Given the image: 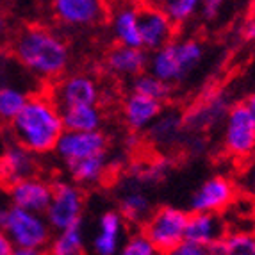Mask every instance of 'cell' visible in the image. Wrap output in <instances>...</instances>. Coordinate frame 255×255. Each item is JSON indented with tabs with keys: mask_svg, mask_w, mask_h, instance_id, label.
<instances>
[{
	"mask_svg": "<svg viewBox=\"0 0 255 255\" xmlns=\"http://www.w3.org/2000/svg\"><path fill=\"white\" fill-rule=\"evenodd\" d=\"M130 88L132 93L153 98V100H157L161 104H164L171 95V86L159 81L157 77H153L150 72H143L141 75L134 77L130 81Z\"/></svg>",
	"mask_w": 255,
	"mask_h": 255,
	"instance_id": "29",
	"label": "cell"
},
{
	"mask_svg": "<svg viewBox=\"0 0 255 255\" xmlns=\"http://www.w3.org/2000/svg\"><path fill=\"white\" fill-rule=\"evenodd\" d=\"M162 113V104L153 98L132 93L127 95L122 106L124 122L132 132H143L159 118Z\"/></svg>",
	"mask_w": 255,
	"mask_h": 255,
	"instance_id": "20",
	"label": "cell"
},
{
	"mask_svg": "<svg viewBox=\"0 0 255 255\" xmlns=\"http://www.w3.org/2000/svg\"><path fill=\"white\" fill-rule=\"evenodd\" d=\"M200 2H202V9H200L202 16L207 18V20H213V18H216L221 5L225 4L227 0H200Z\"/></svg>",
	"mask_w": 255,
	"mask_h": 255,
	"instance_id": "35",
	"label": "cell"
},
{
	"mask_svg": "<svg viewBox=\"0 0 255 255\" xmlns=\"http://www.w3.org/2000/svg\"><path fill=\"white\" fill-rule=\"evenodd\" d=\"M236 200V182L223 177L214 175L204 180L189 198L191 213H216L221 214Z\"/></svg>",
	"mask_w": 255,
	"mask_h": 255,
	"instance_id": "12",
	"label": "cell"
},
{
	"mask_svg": "<svg viewBox=\"0 0 255 255\" xmlns=\"http://www.w3.org/2000/svg\"><path fill=\"white\" fill-rule=\"evenodd\" d=\"M243 38L247 39V41L255 43V16L247 20V23L243 25Z\"/></svg>",
	"mask_w": 255,
	"mask_h": 255,
	"instance_id": "37",
	"label": "cell"
},
{
	"mask_svg": "<svg viewBox=\"0 0 255 255\" xmlns=\"http://www.w3.org/2000/svg\"><path fill=\"white\" fill-rule=\"evenodd\" d=\"M64 130L91 132L100 130L104 115L98 106H79L61 111Z\"/></svg>",
	"mask_w": 255,
	"mask_h": 255,
	"instance_id": "25",
	"label": "cell"
},
{
	"mask_svg": "<svg viewBox=\"0 0 255 255\" xmlns=\"http://www.w3.org/2000/svg\"><path fill=\"white\" fill-rule=\"evenodd\" d=\"M245 104H247V107L252 111V115L255 116V93H252L250 97L247 98V102H245Z\"/></svg>",
	"mask_w": 255,
	"mask_h": 255,
	"instance_id": "41",
	"label": "cell"
},
{
	"mask_svg": "<svg viewBox=\"0 0 255 255\" xmlns=\"http://www.w3.org/2000/svg\"><path fill=\"white\" fill-rule=\"evenodd\" d=\"M209 250L218 255H255V232L254 230H232L223 236L218 245Z\"/></svg>",
	"mask_w": 255,
	"mask_h": 255,
	"instance_id": "27",
	"label": "cell"
},
{
	"mask_svg": "<svg viewBox=\"0 0 255 255\" xmlns=\"http://www.w3.org/2000/svg\"><path fill=\"white\" fill-rule=\"evenodd\" d=\"M7 132L11 139L34 155L54 152L64 132L59 107L52 102L45 90L30 95L23 109L7 125Z\"/></svg>",
	"mask_w": 255,
	"mask_h": 255,
	"instance_id": "2",
	"label": "cell"
},
{
	"mask_svg": "<svg viewBox=\"0 0 255 255\" xmlns=\"http://www.w3.org/2000/svg\"><path fill=\"white\" fill-rule=\"evenodd\" d=\"M109 29L116 45L143 48L139 36V4L134 0L118 2L109 11Z\"/></svg>",
	"mask_w": 255,
	"mask_h": 255,
	"instance_id": "17",
	"label": "cell"
},
{
	"mask_svg": "<svg viewBox=\"0 0 255 255\" xmlns=\"http://www.w3.org/2000/svg\"><path fill=\"white\" fill-rule=\"evenodd\" d=\"M84 193L75 182H55L52 191V200L45 211L52 232L81 225L84 214Z\"/></svg>",
	"mask_w": 255,
	"mask_h": 255,
	"instance_id": "7",
	"label": "cell"
},
{
	"mask_svg": "<svg viewBox=\"0 0 255 255\" xmlns=\"http://www.w3.org/2000/svg\"><path fill=\"white\" fill-rule=\"evenodd\" d=\"M13 250V245L7 239V236L4 234V230L0 229V255H9Z\"/></svg>",
	"mask_w": 255,
	"mask_h": 255,
	"instance_id": "38",
	"label": "cell"
},
{
	"mask_svg": "<svg viewBox=\"0 0 255 255\" xmlns=\"http://www.w3.org/2000/svg\"><path fill=\"white\" fill-rule=\"evenodd\" d=\"M66 170L72 177V182H75L77 186H97L106 179L109 171V157L107 152L97 153L91 157L70 162L66 164Z\"/></svg>",
	"mask_w": 255,
	"mask_h": 255,
	"instance_id": "23",
	"label": "cell"
},
{
	"mask_svg": "<svg viewBox=\"0 0 255 255\" xmlns=\"http://www.w3.org/2000/svg\"><path fill=\"white\" fill-rule=\"evenodd\" d=\"M7 205H9V202H4L0 198V220H2V214H4V211L7 209Z\"/></svg>",
	"mask_w": 255,
	"mask_h": 255,
	"instance_id": "42",
	"label": "cell"
},
{
	"mask_svg": "<svg viewBox=\"0 0 255 255\" xmlns=\"http://www.w3.org/2000/svg\"><path fill=\"white\" fill-rule=\"evenodd\" d=\"M207 255H218L216 252H213V250H207Z\"/></svg>",
	"mask_w": 255,
	"mask_h": 255,
	"instance_id": "44",
	"label": "cell"
},
{
	"mask_svg": "<svg viewBox=\"0 0 255 255\" xmlns=\"http://www.w3.org/2000/svg\"><path fill=\"white\" fill-rule=\"evenodd\" d=\"M159 255H207V250L202 247H196L193 243L182 241L180 245L171 248V250H166Z\"/></svg>",
	"mask_w": 255,
	"mask_h": 255,
	"instance_id": "34",
	"label": "cell"
},
{
	"mask_svg": "<svg viewBox=\"0 0 255 255\" xmlns=\"http://www.w3.org/2000/svg\"><path fill=\"white\" fill-rule=\"evenodd\" d=\"M38 171V155L9 139L0 152V187H9L13 184L34 177Z\"/></svg>",
	"mask_w": 255,
	"mask_h": 255,
	"instance_id": "14",
	"label": "cell"
},
{
	"mask_svg": "<svg viewBox=\"0 0 255 255\" xmlns=\"http://www.w3.org/2000/svg\"><path fill=\"white\" fill-rule=\"evenodd\" d=\"M38 2H43V0H38Z\"/></svg>",
	"mask_w": 255,
	"mask_h": 255,
	"instance_id": "45",
	"label": "cell"
},
{
	"mask_svg": "<svg viewBox=\"0 0 255 255\" xmlns=\"http://www.w3.org/2000/svg\"><path fill=\"white\" fill-rule=\"evenodd\" d=\"M54 152L66 166L70 162L81 161V159L91 157V155H97V153L107 152V137L102 130H64L63 136L57 141V145H55Z\"/></svg>",
	"mask_w": 255,
	"mask_h": 255,
	"instance_id": "13",
	"label": "cell"
},
{
	"mask_svg": "<svg viewBox=\"0 0 255 255\" xmlns=\"http://www.w3.org/2000/svg\"><path fill=\"white\" fill-rule=\"evenodd\" d=\"M204 45L198 39H173L148 54V72L168 86L186 81L187 75L204 59Z\"/></svg>",
	"mask_w": 255,
	"mask_h": 255,
	"instance_id": "3",
	"label": "cell"
},
{
	"mask_svg": "<svg viewBox=\"0 0 255 255\" xmlns=\"http://www.w3.org/2000/svg\"><path fill=\"white\" fill-rule=\"evenodd\" d=\"M104 64L120 79H134L148 68V52L145 48L115 45L104 57Z\"/></svg>",
	"mask_w": 255,
	"mask_h": 255,
	"instance_id": "19",
	"label": "cell"
},
{
	"mask_svg": "<svg viewBox=\"0 0 255 255\" xmlns=\"http://www.w3.org/2000/svg\"><path fill=\"white\" fill-rule=\"evenodd\" d=\"M134 2H137V4H141V2H152V0H134Z\"/></svg>",
	"mask_w": 255,
	"mask_h": 255,
	"instance_id": "43",
	"label": "cell"
},
{
	"mask_svg": "<svg viewBox=\"0 0 255 255\" xmlns=\"http://www.w3.org/2000/svg\"><path fill=\"white\" fill-rule=\"evenodd\" d=\"M52 16L68 29L97 27L109 16L106 0H50Z\"/></svg>",
	"mask_w": 255,
	"mask_h": 255,
	"instance_id": "9",
	"label": "cell"
},
{
	"mask_svg": "<svg viewBox=\"0 0 255 255\" xmlns=\"http://www.w3.org/2000/svg\"><path fill=\"white\" fill-rule=\"evenodd\" d=\"M187 220H189L187 211L173 207V205H164V207L152 211L148 220L143 223L141 232L150 239V243L157 248L159 254H162L186 239Z\"/></svg>",
	"mask_w": 255,
	"mask_h": 255,
	"instance_id": "5",
	"label": "cell"
},
{
	"mask_svg": "<svg viewBox=\"0 0 255 255\" xmlns=\"http://www.w3.org/2000/svg\"><path fill=\"white\" fill-rule=\"evenodd\" d=\"M236 186L247 195V198L255 200V155L248 159V161H245L241 171L238 173Z\"/></svg>",
	"mask_w": 255,
	"mask_h": 255,
	"instance_id": "33",
	"label": "cell"
},
{
	"mask_svg": "<svg viewBox=\"0 0 255 255\" xmlns=\"http://www.w3.org/2000/svg\"><path fill=\"white\" fill-rule=\"evenodd\" d=\"M52 102L59 107V111L79 106H98L102 93L98 81L90 73H70L54 81L47 90Z\"/></svg>",
	"mask_w": 255,
	"mask_h": 255,
	"instance_id": "8",
	"label": "cell"
},
{
	"mask_svg": "<svg viewBox=\"0 0 255 255\" xmlns=\"http://www.w3.org/2000/svg\"><path fill=\"white\" fill-rule=\"evenodd\" d=\"M9 255H47L45 250H36V248H14Z\"/></svg>",
	"mask_w": 255,
	"mask_h": 255,
	"instance_id": "39",
	"label": "cell"
},
{
	"mask_svg": "<svg viewBox=\"0 0 255 255\" xmlns=\"http://www.w3.org/2000/svg\"><path fill=\"white\" fill-rule=\"evenodd\" d=\"M127 238V221L116 209L104 211L97 220L86 255H116Z\"/></svg>",
	"mask_w": 255,
	"mask_h": 255,
	"instance_id": "10",
	"label": "cell"
},
{
	"mask_svg": "<svg viewBox=\"0 0 255 255\" xmlns=\"http://www.w3.org/2000/svg\"><path fill=\"white\" fill-rule=\"evenodd\" d=\"M116 255H159V252L143 232H134L125 238Z\"/></svg>",
	"mask_w": 255,
	"mask_h": 255,
	"instance_id": "32",
	"label": "cell"
},
{
	"mask_svg": "<svg viewBox=\"0 0 255 255\" xmlns=\"http://www.w3.org/2000/svg\"><path fill=\"white\" fill-rule=\"evenodd\" d=\"M227 221L221 214L216 213H189L186 227V239L184 241L193 243L196 247L209 250L211 247L218 245L227 234Z\"/></svg>",
	"mask_w": 255,
	"mask_h": 255,
	"instance_id": "18",
	"label": "cell"
},
{
	"mask_svg": "<svg viewBox=\"0 0 255 255\" xmlns=\"http://www.w3.org/2000/svg\"><path fill=\"white\" fill-rule=\"evenodd\" d=\"M52 191H54V184L34 175V177L20 180L9 187L7 200L11 205H16V207L25 209L30 213L45 214L52 200Z\"/></svg>",
	"mask_w": 255,
	"mask_h": 255,
	"instance_id": "16",
	"label": "cell"
},
{
	"mask_svg": "<svg viewBox=\"0 0 255 255\" xmlns=\"http://www.w3.org/2000/svg\"><path fill=\"white\" fill-rule=\"evenodd\" d=\"M0 229L4 230V234L14 248L45 250L54 234L45 214L30 213L11 204L2 214Z\"/></svg>",
	"mask_w": 255,
	"mask_h": 255,
	"instance_id": "4",
	"label": "cell"
},
{
	"mask_svg": "<svg viewBox=\"0 0 255 255\" xmlns=\"http://www.w3.org/2000/svg\"><path fill=\"white\" fill-rule=\"evenodd\" d=\"M229 109V98L223 91H213V93L205 95L191 109L186 111V115H182L184 130H207V128L218 125L220 122H225Z\"/></svg>",
	"mask_w": 255,
	"mask_h": 255,
	"instance_id": "15",
	"label": "cell"
},
{
	"mask_svg": "<svg viewBox=\"0 0 255 255\" xmlns=\"http://www.w3.org/2000/svg\"><path fill=\"white\" fill-rule=\"evenodd\" d=\"M152 2L162 13H166V16L177 27L191 21L202 9L200 0H152Z\"/></svg>",
	"mask_w": 255,
	"mask_h": 255,
	"instance_id": "28",
	"label": "cell"
},
{
	"mask_svg": "<svg viewBox=\"0 0 255 255\" xmlns=\"http://www.w3.org/2000/svg\"><path fill=\"white\" fill-rule=\"evenodd\" d=\"M9 38H11V23H9V18L5 16V13L0 11V48L9 41Z\"/></svg>",
	"mask_w": 255,
	"mask_h": 255,
	"instance_id": "36",
	"label": "cell"
},
{
	"mask_svg": "<svg viewBox=\"0 0 255 255\" xmlns=\"http://www.w3.org/2000/svg\"><path fill=\"white\" fill-rule=\"evenodd\" d=\"M9 50L20 64L41 84L54 82L64 75L70 64L66 39L45 25H25L11 38Z\"/></svg>",
	"mask_w": 255,
	"mask_h": 255,
	"instance_id": "1",
	"label": "cell"
},
{
	"mask_svg": "<svg viewBox=\"0 0 255 255\" xmlns=\"http://www.w3.org/2000/svg\"><path fill=\"white\" fill-rule=\"evenodd\" d=\"M223 148L230 157L248 161L255 155V116L247 104L230 106L223 122Z\"/></svg>",
	"mask_w": 255,
	"mask_h": 255,
	"instance_id": "6",
	"label": "cell"
},
{
	"mask_svg": "<svg viewBox=\"0 0 255 255\" xmlns=\"http://www.w3.org/2000/svg\"><path fill=\"white\" fill-rule=\"evenodd\" d=\"M177 25L162 13L153 2L139 4V36L141 47L146 52H155L175 39Z\"/></svg>",
	"mask_w": 255,
	"mask_h": 255,
	"instance_id": "11",
	"label": "cell"
},
{
	"mask_svg": "<svg viewBox=\"0 0 255 255\" xmlns=\"http://www.w3.org/2000/svg\"><path fill=\"white\" fill-rule=\"evenodd\" d=\"M122 218L132 225H143L152 214V202L146 193L137 186L125 187L118 196V209Z\"/></svg>",
	"mask_w": 255,
	"mask_h": 255,
	"instance_id": "22",
	"label": "cell"
},
{
	"mask_svg": "<svg viewBox=\"0 0 255 255\" xmlns=\"http://www.w3.org/2000/svg\"><path fill=\"white\" fill-rule=\"evenodd\" d=\"M168 171H170V161L168 159H157V161L150 162V164L141 166L139 170L132 171V180L136 182L132 186L141 187L143 184H148V186L159 184L161 180L166 179Z\"/></svg>",
	"mask_w": 255,
	"mask_h": 255,
	"instance_id": "31",
	"label": "cell"
},
{
	"mask_svg": "<svg viewBox=\"0 0 255 255\" xmlns=\"http://www.w3.org/2000/svg\"><path fill=\"white\" fill-rule=\"evenodd\" d=\"M86 230L84 227L75 225L70 229L54 232L47 247V255H86Z\"/></svg>",
	"mask_w": 255,
	"mask_h": 255,
	"instance_id": "24",
	"label": "cell"
},
{
	"mask_svg": "<svg viewBox=\"0 0 255 255\" xmlns=\"http://www.w3.org/2000/svg\"><path fill=\"white\" fill-rule=\"evenodd\" d=\"M30 93L18 88H0V125L7 127L23 109Z\"/></svg>",
	"mask_w": 255,
	"mask_h": 255,
	"instance_id": "30",
	"label": "cell"
},
{
	"mask_svg": "<svg viewBox=\"0 0 255 255\" xmlns=\"http://www.w3.org/2000/svg\"><path fill=\"white\" fill-rule=\"evenodd\" d=\"M11 139L9 137V132H7V127H4V125H0V152H2V148H4L5 145H7V141Z\"/></svg>",
	"mask_w": 255,
	"mask_h": 255,
	"instance_id": "40",
	"label": "cell"
},
{
	"mask_svg": "<svg viewBox=\"0 0 255 255\" xmlns=\"http://www.w3.org/2000/svg\"><path fill=\"white\" fill-rule=\"evenodd\" d=\"M184 130V118L177 113H164L146 128L148 139L157 146H171Z\"/></svg>",
	"mask_w": 255,
	"mask_h": 255,
	"instance_id": "26",
	"label": "cell"
},
{
	"mask_svg": "<svg viewBox=\"0 0 255 255\" xmlns=\"http://www.w3.org/2000/svg\"><path fill=\"white\" fill-rule=\"evenodd\" d=\"M0 88H18L30 95L45 90L41 82L21 66L13 52L2 48H0Z\"/></svg>",
	"mask_w": 255,
	"mask_h": 255,
	"instance_id": "21",
	"label": "cell"
}]
</instances>
